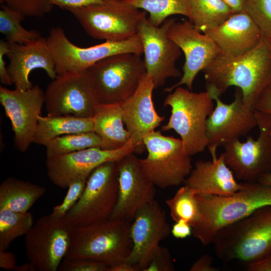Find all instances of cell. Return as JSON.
<instances>
[{
	"label": "cell",
	"instance_id": "obj_1",
	"mask_svg": "<svg viewBox=\"0 0 271 271\" xmlns=\"http://www.w3.org/2000/svg\"><path fill=\"white\" fill-rule=\"evenodd\" d=\"M207 91L219 96L230 86L240 89L244 106L254 110L266 88L271 85V44L263 37L246 53L237 56L220 54L202 71Z\"/></svg>",
	"mask_w": 271,
	"mask_h": 271
},
{
	"label": "cell",
	"instance_id": "obj_2",
	"mask_svg": "<svg viewBox=\"0 0 271 271\" xmlns=\"http://www.w3.org/2000/svg\"><path fill=\"white\" fill-rule=\"evenodd\" d=\"M233 195L196 194L199 208L192 234L204 245L212 243L222 228L248 216L258 208L271 205V186L245 182Z\"/></svg>",
	"mask_w": 271,
	"mask_h": 271
},
{
	"label": "cell",
	"instance_id": "obj_3",
	"mask_svg": "<svg viewBox=\"0 0 271 271\" xmlns=\"http://www.w3.org/2000/svg\"><path fill=\"white\" fill-rule=\"evenodd\" d=\"M216 255L222 261L246 265L271 255V205L255 210L243 219L221 229L215 236Z\"/></svg>",
	"mask_w": 271,
	"mask_h": 271
},
{
	"label": "cell",
	"instance_id": "obj_4",
	"mask_svg": "<svg viewBox=\"0 0 271 271\" xmlns=\"http://www.w3.org/2000/svg\"><path fill=\"white\" fill-rule=\"evenodd\" d=\"M131 223L125 220L109 218L75 227L65 258H89L109 266L125 261L132 248Z\"/></svg>",
	"mask_w": 271,
	"mask_h": 271
},
{
	"label": "cell",
	"instance_id": "obj_5",
	"mask_svg": "<svg viewBox=\"0 0 271 271\" xmlns=\"http://www.w3.org/2000/svg\"><path fill=\"white\" fill-rule=\"evenodd\" d=\"M213 100L207 91L195 93L178 86L169 92L163 102L164 107H171V114L162 130H174L190 156L207 147L206 121L214 109Z\"/></svg>",
	"mask_w": 271,
	"mask_h": 271
},
{
	"label": "cell",
	"instance_id": "obj_6",
	"mask_svg": "<svg viewBox=\"0 0 271 271\" xmlns=\"http://www.w3.org/2000/svg\"><path fill=\"white\" fill-rule=\"evenodd\" d=\"M87 73L99 103H121L136 91L146 73L140 55L120 53L90 67Z\"/></svg>",
	"mask_w": 271,
	"mask_h": 271
},
{
	"label": "cell",
	"instance_id": "obj_7",
	"mask_svg": "<svg viewBox=\"0 0 271 271\" xmlns=\"http://www.w3.org/2000/svg\"><path fill=\"white\" fill-rule=\"evenodd\" d=\"M87 34L97 40L121 41L137 35L146 11L123 0H105L69 11Z\"/></svg>",
	"mask_w": 271,
	"mask_h": 271
},
{
	"label": "cell",
	"instance_id": "obj_8",
	"mask_svg": "<svg viewBox=\"0 0 271 271\" xmlns=\"http://www.w3.org/2000/svg\"><path fill=\"white\" fill-rule=\"evenodd\" d=\"M143 144L148 155L140 159L143 171L154 184L165 189L184 183L192 170L191 156L181 139L155 130L146 134Z\"/></svg>",
	"mask_w": 271,
	"mask_h": 271
},
{
	"label": "cell",
	"instance_id": "obj_9",
	"mask_svg": "<svg viewBox=\"0 0 271 271\" xmlns=\"http://www.w3.org/2000/svg\"><path fill=\"white\" fill-rule=\"evenodd\" d=\"M118 191L117 162H105L92 172L80 198L63 219L75 227L109 219Z\"/></svg>",
	"mask_w": 271,
	"mask_h": 271
},
{
	"label": "cell",
	"instance_id": "obj_10",
	"mask_svg": "<svg viewBox=\"0 0 271 271\" xmlns=\"http://www.w3.org/2000/svg\"><path fill=\"white\" fill-rule=\"evenodd\" d=\"M53 55L57 74L67 72L86 71L95 63L106 57L120 53H143V46L138 35L121 41H105L89 47L73 44L63 29L53 27L46 38Z\"/></svg>",
	"mask_w": 271,
	"mask_h": 271
},
{
	"label": "cell",
	"instance_id": "obj_11",
	"mask_svg": "<svg viewBox=\"0 0 271 271\" xmlns=\"http://www.w3.org/2000/svg\"><path fill=\"white\" fill-rule=\"evenodd\" d=\"M254 113L258 138L248 136L244 142L231 141L223 146L222 153L235 177L245 182H257L262 174L271 173V113L257 110Z\"/></svg>",
	"mask_w": 271,
	"mask_h": 271
},
{
	"label": "cell",
	"instance_id": "obj_12",
	"mask_svg": "<svg viewBox=\"0 0 271 271\" xmlns=\"http://www.w3.org/2000/svg\"><path fill=\"white\" fill-rule=\"evenodd\" d=\"M75 226L50 214L40 217L25 235L28 261L36 271H56L71 244Z\"/></svg>",
	"mask_w": 271,
	"mask_h": 271
},
{
	"label": "cell",
	"instance_id": "obj_13",
	"mask_svg": "<svg viewBox=\"0 0 271 271\" xmlns=\"http://www.w3.org/2000/svg\"><path fill=\"white\" fill-rule=\"evenodd\" d=\"M98 103L86 71L57 74L45 91L48 115L92 117Z\"/></svg>",
	"mask_w": 271,
	"mask_h": 271
},
{
	"label": "cell",
	"instance_id": "obj_14",
	"mask_svg": "<svg viewBox=\"0 0 271 271\" xmlns=\"http://www.w3.org/2000/svg\"><path fill=\"white\" fill-rule=\"evenodd\" d=\"M175 21L168 19L161 26H155L145 14L138 26L137 35L143 46L146 72L152 78L155 89L163 86L167 79L181 75L176 63L182 52L167 35Z\"/></svg>",
	"mask_w": 271,
	"mask_h": 271
},
{
	"label": "cell",
	"instance_id": "obj_15",
	"mask_svg": "<svg viewBox=\"0 0 271 271\" xmlns=\"http://www.w3.org/2000/svg\"><path fill=\"white\" fill-rule=\"evenodd\" d=\"M207 91L216 103L206 121L207 148L214 160L217 159L216 151L219 146L246 136L257 123L254 110L244 106L240 88H235L234 99L228 104L214 91Z\"/></svg>",
	"mask_w": 271,
	"mask_h": 271
},
{
	"label": "cell",
	"instance_id": "obj_16",
	"mask_svg": "<svg viewBox=\"0 0 271 271\" xmlns=\"http://www.w3.org/2000/svg\"><path fill=\"white\" fill-rule=\"evenodd\" d=\"M139 147L132 140L120 148L104 150L90 148L73 153L46 157V167L49 180L62 189L73 182L88 179L98 166L107 162H118L126 155L134 152Z\"/></svg>",
	"mask_w": 271,
	"mask_h": 271
},
{
	"label": "cell",
	"instance_id": "obj_17",
	"mask_svg": "<svg viewBox=\"0 0 271 271\" xmlns=\"http://www.w3.org/2000/svg\"><path fill=\"white\" fill-rule=\"evenodd\" d=\"M0 102L11 122L15 148L21 152H26L33 143L45 104V91L38 84L26 90L1 85Z\"/></svg>",
	"mask_w": 271,
	"mask_h": 271
},
{
	"label": "cell",
	"instance_id": "obj_18",
	"mask_svg": "<svg viewBox=\"0 0 271 271\" xmlns=\"http://www.w3.org/2000/svg\"><path fill=\"white\" fill-rule=\"evenodd\" d=\"M167 35L184 53L185 61L180 80L165 88L164 92H171L182 85H186L191 90L198 73L221 54V51L208 34L200 32L190 21H175L170 25Z\"/></svg>",
	"mask_w": 271,
	"mask_h": 271
},
{
	"label": "cell",
	"instance_id": "obj_19",
	"mask_svg": "<svg viewBox=\"0 0 271 271\" xmlns=\"http://www.w3.org/2000/svg\"><path fill=\"white\" fill-rule=\"evenodd\" d=\"M171 228L165 211L155 200L141 208L130 226L131 251L126 261L138 271H145L161 246L160 242L168 237Z\"/></svg>",
	"mask_w": 271,
	"mask_h": 271
},
{
	"label": "cell",
	"instance_id": "obj_20",
	"mask_svg": "<svg viewBox=\"0 0 271 271\" xmlns=\"http://www.w3.org/2000/svg\"><path fill=\"white\" fill-rule=\"evenodd\" d=\"M117 172L118 199L110 218L131 222L141 208L155 200L156 186L144 173L134 152L117 162Z\"/></svg>",
	"mask_w": 271,
	"mask_h": 271
},
{
	"label": "cell",
	"instance_id": "obj_21",
	"mask_svg": "<svg viewBox=\"0 0 271 271\" xmlns=\"http://www.w3.org/2000/svg\"><path fill=\"white\" fill-rule=\"evenodd\" d=\"M8 43L7 68L15 88L26 90L31 88L33 84L29 75L36 69H43L52 80L57 77L54 59L46 38L41 37L24 44Z\"/></svg>",
	"mask_w": 271,
	"mask_h": 271
},
{
	"label": "cell",
	"instance_id": "obj_22",
	"mask_svg": "<svg viewBox=\"0 0 271 271\" xmlns=\"http://www.w3.org/2000/svg\"><path fill=\"white\" fill-rule=\"evenodd\" d=\"M154 89L152 78L146 72L134 93L121 102L126 128L130 139L139 146L143 144L144 137L155 130L165 119L155 109L152 98Z\"/></svg>",
	"mask_w": 271,
	"mask_h": 271
},
{
	"label": "cell",
	"instance_id": "obj_23",
	"mask_svg": "<svg viewBox=\"0 0 271 271\" xmlns=\"http://www.w3.org/2000/svg\"><path fill=\"white\" fill-rule=\"evenodd\" d=\"M204 33L212 38L221 54L230 57L250 51L263 37L258 26L244 10L233 13L222 23Z\"/></svg>",
	"mask_w": 271,
	"mask_h": 271
},
{
	"label": "cell",
	"instance_id": "obj_24",
	"mask_svg": "<svg viewBox=\"0 0 271 271\" xmlns=\"http://www.w3.org/2000/svg\"><path fill=\"white\" fill-rule=\"evenodd\" d=\"M185 185L196 194L227 196L234 194L243 187L237 182L234 174L226 164L222 154L211 161L199 160L185 180Z\"/></svg>",
	"mask_w": 271,
	"mask_h": 271
},
{
	"label": "cell",
	"instance_id": "obj_25",
	"mask_svg": "<svg viewBox=\"0 0 271 271\" xmlns=\"http://www.w3.org/2000/svg\"><path fill=\"white\" fill-rule=\"evenodd\" d=\"M92 117L93 131L101 140V149H117L130 140V134L124 127L121 103H98Z\"/></svg>",
	"mask_w": 271,
	"mask_h": 271
},
{
	"label": "cell",
	"instance_id": "obj_26",
	"mask_svg": "<svg viewBox=\"0 0 271 271\" xmlns=\"http://www.w3.org/2000/svg\"><path fill=\"white\" fill-rule=\"evenodd\" d=\"M93 131L92 117L72 115H41L33 143L45 145L51 140L65 134Z\"/></svg>",
	"mask_w": 271,
	"mask_h": 271
},
{
	"label": "cell",
	"instance_id": "obj_27",
	"mask_svg": "<svg viewBox=\"0 0 271 271\" xmlns=\"http://www.w3.org/2000/svg\"><path fill=\"white\" fill-rule=\"evenodd\" d=\"M46 191L43 186L15 177H8L0 185V208L27 212Z\"/></svg>",
	"mask_w": 271,
	"mask_h": 271
},
{
	"label": "cell",
	"instance_id": "obj_28",
	"mask_svg": "<svg viewBox=\"0 0 271 271\" xmlns=\"http://www.w3.org/2000/svg\"><path fill=\"white\" fill-rule=\"evenodd\" d=\"M194 26L205 33L225 21L234 13L222 0H188Z\"/></svg>",
	"mask_w": 271,
	"mask_h": 271
},
{
	"label": "cell",
	"instance_id": "obj_29",
	"mask_svg": "<svg viewBox=\"0 0 271 271\" xmlns=\"http://www.w3.org/2000/svg\"><path fill=\"white\" fill-rule=\"evenodd\" d=\"M133 7L149 13L150 22L160 26L169 16L181 15L190 19L188 0H123Z\"/></svg>",
	"mask_w": 271,
	"mask_h": 271
},
{
	"label": "cell",
	"instance_id": "obj_30",
	"mask_svg": "<svg viewBox=\"0 0 271 271\" xmlns=\"http://www.w3.org/2000/svg\"><path fill=\"white\" fill-rule=\"evenodd\" d=\"M34 225L31 213L0 208V251L7 250L17 238L26 235Z\"/></svg>",
	"mask_w": 271,
	"mask_h": 271
},
{
	"label": "cell",
	"instance_id": "obj_31",
	"mask_svg": "<svg viewBox=\"0 0 271 271\" xmlns=\"http://www.w3.org/2000/svg\"><path fill=\"white\" fill-rule=\"evenodd\" d=\"M101 141L94 131L63 135L45 145L46 157L65 155L90 148H101Z\"/></svg>",
	"mask_w": 271,
	"mask_h": 271
},
{
	"label": "cell",
	"instance_id": "obj_32",
	"mask_svg": "<svg viewBox=\"0 0 271 271\" xmlns=\"http://www.w3.org/2000/svg\"><path fill=\"white\" fill-rule=\"evenodd\" d=\"M25 17L9 7L3 5L0 10V32L9 43L24 44L41 37L36 30L24 28L21 22Z\"/></svg>",
	"mask_w": 271,
	"mask_h": 271
},
{
	"label": "cell",
	"instance_id": "obj_33",
	"mask_svg": "<svg viewBox=\"0 0 271 271\" xmlns=\"http://www.w3.org/2000/svg\"><path fill=\"white\" fill-rule=\"evenodd\" d=\"M172 219L175 222L183 219L192 227L199 216L196 194L188 186L180 187L171 198L166 200Z\"/></svg>",
	"mask_w": 271,
	"mask_h": 271
},
{
	"label": "cell",
	"instance_id": "obj_34",
	"mask_svg": "<svg viewBox=\"0 0 271 271\" xmlns=\"http://www.w3.org/2000/svg\"><path fill=\"white\" fill-rule=\"evenodd\" d=\"M244 10L258 26L263 37L271 41V0H245Z\"/></svg>",
	"mask_w": 271,
	"mask_h": 271
},
{
	"label": "cell",
	"instance_id": "obj_35",
	"mask_svg": "<svg viewBox=\"0 0 271 271\" xmlns=\"http://www.w3.org/2000/svg\"><path fill=\"white\" fill-rule=\"evenodd\" d=\"M0 2L25 17L42 18L49 13L53 7L48 0H0Z\"/></svg>",
	"mask_w": 271,
	"mask_h": 271
},
{
	"label": "cell",
	"instance_id": "obj_36",
	"mask_svg": "<svg viewBox=\"0 0 271 271\" xmlns=\"http://www.w3.org/2000/svg\"><path fill=\"white\" fill-rule=\"evenodd\" d=\"M87 179L79 180L72 183L62 202L54 206L50 215L57 219H62L77 203L85 187Z\"/></svg>",
	"mask_w": 271,
	"mask_h": 271
},
{
	"label": "cell",
	"instance_id": "obj_37",
	"mask_svg": "<svg viewBox=\"0 0 271 271\" xmlns=\"http://www.w3.org/2000/svg\"><path fill=\"white\" fill-rule=\"evenodd\" d=\"M109 265L100 261L89 258H64L59 271H108Z\"/></svg>",
	"mask_w": 271,
	"mask_h": 271
},
{
	"label": "cell",
	"instance_id": "obj_38",
	"mask_svg": "<svg viewBox=\"0 0 271 271\" xmlns=\"http://www.w3.org/2000/svg\"><path fill=\"white\" fill-rule=\"evenodd\" d=\"M171 254L166 247L160 246L145 271H173Z\"/></svg>",
	"mask_w": 271,
	"mask_h": 271
},
{
	"label": "cell",
	"instance_id": "obj_39",
	"mask_svg": "<svg viewBox=\"0 0 271 271\" xmlns=\"http://www.w3.org/2000/svg\"><path fill=\"white\" fill-rule=\"evenodd\" d=\"M105 0H48L53 6L70 11L89 5L100 3Z\"/></svg>",
	"mask_w": 271,
	"mask_h": 271
},
{
	"label": "cell",
	"instance_id": "obj_40",
	"mask_svg": "<svg viewBox=\"0 0 271 271\" xmlns=\"http://www.w3.org/2000/svg\"><path fill=\"white\" fill-rule=\"evenodd\" d=\"M9 51L8 42L1 39L0 40V81L2 84L8 86L13 84L4 60V56L7 55Z\"/></svg>",
	"mask_w": 271,
	"mask_h": 271
},
{
	"label": "cell",
	"instance_id": "obj_41",
	"mask_svg": "<svg viewBox=\"0 0 271 271\" xmlns=\"http://www.w3.org/2000/svg\"><path fill=\"white\" fill-rule=\"evenodd\" d=\"M213 258L209 254L201 256L190 267V271H219V268L213 265Z\"/></svg>",
	"mask_w": 271,
	"mask_h": 271
},
{
	"label": "cell",
	"instance_id": "obj_42",
	"mask_svg": "<svg viewBox=\"0 0 271 271\" xmlns=\"http://www.w3.org/2000/svg\"><path fill=\"white\" fill-rule=\"evenodd\" d=\"M192 233V226L186 221L181 219L175 222L171 228L173 236L178 239H184Z\"/></svg>",
	"mask_w": 271,
	"mask_h": 271
},
{
	"label": "cell",
	"instance_id": "obj_43",
	"mask_svg": "<svg viewBox=\"0 0 271 271\" xmlns=\"http://www.w3.org/2000/svg\"><path fill=\"white\" fill-rule=\"evenodd\" d=\"M255 110L271 113V85L260 95L255 105Z\"/></svg>",
	"mask_w": 271,
	"mask_h": 271
},
{
	"label": "cell",
	"instance_id": "obj_44",
	"mask_svg": "<svg viewBox=\"0 0 271 271\" xmlns=\"http://www.w3.org/2000/svg\"><path fill=\"white\" fill-rule=\"evenodd\" d=\"M16 256L14 253L0 251V267L5 270H14L16 267Z\"/></svg>",
	"mask_w": 271,
	"mask_h": 271
},
{
	"label": "cell",
	"instance_id": "obj_45",
	"mask_svg": "<svg viewBox=\"0 0 271 271\" xmlns=\"http://www.w3.org/2000/svg\"><path fill=\"white\" fill-rule=\"evenodd\" d=\"M249 271H271V255L257 262L247 265Z\"/></svg>",
	"mask_w": 271,
	"mask_h": 271
},
{
	"label": "cell",
	"instance_id": "obj_46",
	"mask_svg": "<svg viewBox=\"0 0 271 271\" xmlns=\"http://www.w3.org/2000/svg\"><path fill=\"white\" fill-rule=\"evenodd\" d=\"M108 271H138L136 267L126 260L109 266Z\"/></svg>",
	"mask_w": 271,
	"mask_h": 271
},
{
	"label": "cell",
	"instance_id": "obj_47",
	"mask_svg": "<svg viewBox=\"0 0 271 271\" xmlns=\"http://www.w3.org/2000/svg\"><path fill=\"white\" fill-rule=\"evenodd\" d=\"M233 11L234 13L244 11L245 0H222Z\"/></svg>",
	"mask_w": 271,
	"mask_h": 271
},
{
	"label": "cell",
	"instance_id": "obj_48",
	"mask_svg": "<svg viewBox=\"0 0 271 271\" xmlns=\"http://www.w3.org/2000/svg\"><path fill=\"white\" fill-rule=\"evenodd\" d=\"M257 182L263 185L271 186V173L262 174Z\"/></svg>",
	"mask_w": 271,
	"mask_h": 271
},
{
	"label": "cell",
	"instance_id": "obj_49",
	"mask_svg": "<svg viewBox=\"0 0 271 271\" xmlns=\"http://www.w3.org/2000/svg\"><path fill=\"white\" fill-rule=\"evenodd\" d=\"M14 270L15 271H36L34 266L29 261L21 265H17Z\"/></svg>",
	"mask_w": 271,
	"mask_h": 271
},
{
	"label": "cell",
	"instance_id": "obj_50",
	"mask_svg": "<svg viewBox=\"0 0 271 271\" xmlns=\"http://www.w3.org/2000/svg\"><path fill=\"white\" fill-rule=\"evenodd\" d=\"M268 41H269L270 42V44H271V41H269V40H268Z\"/></svg>",
	"mask_w": 271,
	"mask_h": 271
}]
</instances>
